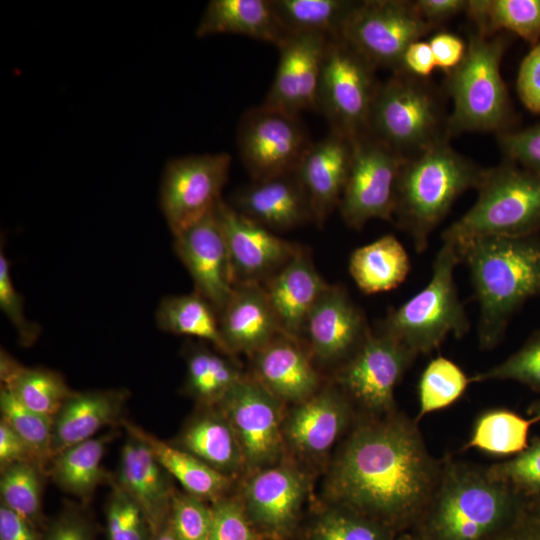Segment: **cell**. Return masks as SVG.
Listing matches in <instances>:
<instances>
[{
  "mask_svg": "<svg viewBox=\"0 0 540 540\" xmlns=\"http://www.w3.org/2000/svg\"><path fill=\"white\" fill-rule=\"evenodd\" d=\"M151 540H178L168 521L152 534Z\"/></svg>",
  "mask_w": 540,
  "mask_h": 540,
  "instance_id": "91938a15",
  "label": "cell"
},
{
  "mask_svg": "<svg viewBox=\"0 0 540 540\" xmlns=\"http://www.w3.org/2000/svg\"><path fill=\"white\" fill-rule=\"evenodd\" d=\"M1 504L38 529L44 527L42 495L47 471L32 462L13 464L0 471Z\"/></svg>",
  "mask_w": 540,
  "mask_h": 540,
  "instance_id": "60d3db41",
  "label": "cell"
},
{
  "mask_svg": "<svg viewBox=\"0 0 540 540\" xmlns=\"http://www.w3.org/2000/svg\"><path fill=\"white\" fill-rule=\"evenodd\" d=\"M22 462H32L42 466L26 443L8 424L0 420V471Z\"/></svg>",
  "mask_w": 540,
  "mask_h": 540,
  "instance_id": "11a10c76",
  "label": "cell"
},
{
  "mask_svg": "<svg viewBox=\"0 0 540 540\" xmlns=\"http://www.w3.org/2000/svg\"><path fill=\"white\" fill-rule=\"evenodd\" d=\"M404 160L369 134L353 141L351 164L338 206L349 227L360 230L372 219L393 220Z\"/></svg>",
  "mask_w": 540,
  "mask_h": 540,
  "instance_id": "5bb4252c",
  "label": "cell"
},
{
  "mask_svg": "<svg viewBox=\"0 0 540 540\" xmlns=\"http://www.w3.org/2000/svg\"><path fill=\"white\" fill-rule=\"evenodd\" d=\"M0 308L15 328L21 345H33L40 335V326L26 318L23 298L14 286L10 264L1 247L0 251Z\"/></svg>",
  "mask_w": 540,
  "mask_h": 540,
  "instance_id": "681fc988",
  "label": "cell"
},
{
  "mask_svg": "<svg viewBox=\"0 0 540 540\" xmlns=\"http://www.w3.org/2000/svg\"><path fill=\"white\" fill-rule=\"evenodd\" d=\"M518 494L470 465L446 460L424 514V540H493Z\"/></svg>",
  "mask_w": 540,
  "mask_h": 540,
  "instance_id": "3957f363",
  "label": "cell"
},
{
  "mask_svg": "<svg viewBox=\"0 0 540 540\" xmlns=\"http://www.w3.org/2000/svg\"><path fill=\"white\" fill-rule=\"evenodd\" d=\"M171 444L235 481L246 475L241 446L218 405L198 406Z\"/></svg>",
  "mask_w": 540,
  "mask_h": 540,
  "instance_id": "4316f807",
  "label": "cell"
},
{
  "mask_svg": "<svg viewBox=\"0 0 540 540\" xmlns=\"http://www.w3.org/2000/svg\"><path fill=\"white\" fill-rule=\"evenodd\" d=\"M106 506L107 540H151L152 530L141 507L114 481Z\"/></svg>",
  "mask_w": 540,
  "mask_h": 540,
  "instance_id": "ee69618b",
  "label": "cell"
},
{
  "mask_svg": "<svg viewBox=\"0 0 540 540\" xmlns=\"http://www.w3.org/2000/svg\"><path fill=\"white\" fill-rule=\"evenodd\" d=\"M350 402L331 382L310 398L293 404L283 422L287 455L307 464L324 460L350 422Z\"/></svg>",
  "mask_w": 540,
  "mask_h": 540,
  "instance_id": "d6986e66",
  "label": "cell"
},
{
  "mask_svg": "<svg viewBox=\"0 0 540 540\" xmlns=\"http://www.w3.org/2000/svg\"><path fill=\"white\" fill-rule=\"evenodd\" d=\"M228 203L275 233L314 222L311 203L297 170L253 180L236 190Z\"/></svg>",
  "mask_w": 540,
  "mask_h": 540,
  "instance_id": "7402d4cb",
  "label": "cell"
},
{
  "mask_svg": "<svg viewBox=\"0 0 540 540\" xmlns=\"http://www.w3.org/2000/svg\"><path fill=\"white\" fill-rule=\"evenodd\" d=\"M173 237L175 253L190 274L194 291L202 295L219 315L235 284L216 208Z\"/></svg>",
  "mask_w": 540,
  "mask_h": 540,
  "instance_id": "ffe728a7",
  "label": "cell"
},
{
  "mask_svg": "<svg viewBox=\"0 0 540 540\" xmlns=\"http://www.w3.org/2000/svg\"><path fill=\"white\" fill-rule=\"evenodd\" d=\"M216 212L225 236L235 286L262 285L302 247L241 214L223 199Z\"/></svg>",
  "mask_w": 540,
  "mask_h": 540,
  "instance_id": "ac0fdd59",
  "label": "cell"
},
{
  "mask_svg": "<svg viewBox=\"0 0 540 540\" xmlns=\"http://www.w3.org/2000/svg\"><path fill=\"white\" fill-rule=\"evenodd\" d=\"M37 527L0 504V540H43Z\"/></svg>",
  "mask_w": 540,
  "mask_h": 540,
  "instance_id": "6f0895ef",
  "label": "cell"
},
{
  "mask_svg": "<svg viewBox=\"0 0 540 540\" xmlns=\"http://www.w3.org/2000/svg\"><path fill=\"white\" fill-rule=\"evenodd\" d=\"M231 162V155L221 152L178 157L166 164L159 202L173 235L217 207Z\"/></svg>",
  "mask_w": 540,
  "mask_h": 540,
  "instance_id": "2e32d148",
  "label": "cell"
},
{
  "mask_svg": "<svg viewBox=\"0 0 540 540\" xmlns=\"http://www.w3.org/2000/svg\"><path fill=\"white\" fill-rule=\"evenodd\" d=\"M251 358V376L284 403L297 404L322 387L302 340L279 334Z\"/></svg>",
  "mask_w": 540,
  "mask_h": 540,
  "instance_id": "603a6c76",
  "label": "cell"
},
{
  "mask_svg": "<svg viewBox=\"0 0 540 540\" xmlns=\"http://www.w3.org/2000/svg\"><path fill=\"white\" fill-rule=\"evenodd\" d=\"M184 351L186 377L183 390L197 406L217 405L246 375L235 357L216 348L189 344Z\"/></svg>",
  "mask_w": 540,
  "mask_h": 540,
  "instance_id": "836d02e7",
  "label": "cell"
},
{
  "mask_svg": "<svg viewBox=\"0 0 540 540\" xmlns=\"http://www.w3.org/2000/svg\"><path fill=\"white\" fill-rule=\"evenodd\" d=\"M415 7L422 18L436 27L440 22L452 18L467 9L468 1L465 0H418L414 1Z\"/></svg>",
  "mask_w": 540,
  "mask_h": 540,
  "instance_id": "680465c9",
  "label": "cell"
},
{
  "mask_svg": "<svg viewBox=\"0 0 540 540\" xmlns=\"http://www.w3.org/2000/svg\"><path fill=\"white\" fill-rule=\"evenodd\" d=\"M126 432L113 481L141 507L153 534L169 519L172 477L142 438Z\"/></svg>",
  "mask_w": 540,
  "mask_h": 540,
  "instance_id": "cb8c5ba5",
  "label": "cell"
},
{
  "mask_svg": "<svg viewBox=\"0 0 540 540\" xmlns=\"http://www.w3.org/2000/svg\"><path fill=\"white\" fill-rule=\"evenodd\" d=\"M1 420L26 443L41 465L46 468L52 459L53 419L43 416L20 403L11 391L0 388Z\"/></svg>",
  "mask_w": 540,
  "mask_h": 540,
  "instance_id": "7bdbcfd3",
  "label": "cell"
},
{
  "mask_svg": "<svg viewBox=\"0 0 540 540\" xmlns=\"http://www.w3.org/2000/svg\"><path fill=\"white\" fill-rule=\"evenodd\" d=\"M328 285L303 247L262 284L283 334L302 339L306 319Z\"/></svg>",
  "mask_w": 540,
  "mask_h": 540,
  "instance_id": "484cf974",
  "label": "cell"
},
{
  "mask_svg": "<svg viewBox=\"0 0 540 540\" xmlns=\"http://www.w3.org/2000/svg\"><path fill=\"white\" fill-rule=\"evenodd\" d=\"M436 68L430 45L418 40L411 43L403 53L399 68L394 72H403L424 79Z\"/></svg>",
  "mask_w": 540,
  "mask_h": 540,
  "instance_id": "9f6ffc18",
  "label": "cell"
},
{
  "mask_svg": "<svg viewBox=\"0 0 540 540\" xmlns=\"http://www.w3.org/2000/svg\"><path fill=\"white\" fill-rule=\"evenodd\" d=\"M410 258L392 234L356 248L349 258V273L364 294H378L400 286L410 271Z\"/></svg>",
  "mask_w": 540,
  "mask_h": 540,
  "instance_id": "1f68e13d",
  "label": "cell"
},
{
  "mask_svg": "<svg viewBox=\"0 0 540 540\" xmlns=\"http://www.w3.org/2000/svg\"><path fill=\"white\" fill-rule=\"evenodd\" d=\"M310 488V475L288 457L244 476L237 495L264 540H293L304 521Z\"/></svg>",
  "mask_w": 540,
  "mask_h": 540,
  "instance_id": "30bf717a",
  "label": "cell"
},
{
  "mask_svg": "<svg viewBox=\"0 0 540 540\" xmlns=\"http://www.w3.org/2000/svg\"><path fill=\"white\" fill-rule=\"evenodd\" d=\"M394 530L350 508L324 503L303 521L298 540H393Z\"/></svg>",
  "mask_w": 540,
  "mask_h": 540,
  "instance_id": "74e56055",
  "label": "cell"
},
{
  "mask_svg": "<svg viewBox=\"0 0 540 540\" xmlns=\"http://www.w3.org/2000/svg\"><path fill=\"white\" fill-rule=\"evenodd\" d=\"M507 161L540 174V123L517 131L498 134Z\"/></svg>",
  "mask_w": 540,
  "mask_h": 540,
  "instance_id": "f907efd6",
  "label": "cell"
},
{
  "mask_svg": "<svg viewBox=\"0 0 540 540\" xmlns=\"http://www.w3.org/2000/svg\"><path fill=\"white\" fill-rule=\"evenodd\" d=\"M212 521L210 502L175 490L169 524L178 540H210Z\"/></svg>",
  "mask_w": 540,
  "mask_h": 540,
  "instance_id": "7dc6e473",
  "label": "cell"
},
{
  "mask_svg": "<svg viewBox=\"0 0 540 540\" xmlns=\"http://www.w3.org/2000/svg\"><path fill=\"white\" fill-rule=\"evenodd\" d=\"M474 205L443 233L461 245L482 237H515L540 231V174L507 161L484 170Z\"/></svg>",
  "mask_w": 540,
  "mask_h": 540,
  "instance_id": "5b68a950",
  "label": "cell"
},
{
  "mask_svg": "<svg viewBox=\"0 0 540 540\" xmlns=\"http://www.w3.org/2000/svg\"><path fill=\"white\" fill-rule=\"evenodd\" d=\"M416 356L393 337L371 330L335 369L332 383L373 417L388 415L395 410V388Z\"/></svg>",
  "mask_w": 540,
  "mask_h": 540,
  "instance_id": "7c38bea8",
  "label": "cell"
},
{
  "mask_svg": "<svg viewBox=\"0 0 540 540\" xmlns=\"http://www.w3.org/2000/svg\"><path fill=\"white\" fill-rule=\"evenodd\" d=\"M288 33H314L338 37L357 1L348 0H271Z\"/></svg>",
  "mask_w": 540,
  "mask_h": 540,
  "instance_id": "f35d334b",
  "label": "cell"
},
{
  "mask_svg": "<svg viewBox=\"0 0 540 540\" xmlns=\"http://www.w3.org/2000/svg\"><path fill=\"white\" fill-rule=\"evenodd\" d=\"M456 246L479 305V345L491 350L518 309L540 295V234L482 237Z\"/></svg>",
  "mask_w": 540,
  "mask_h": 540,
  "instance_id": "7a4b0ae2",
  "label": "cell"
},
{
  "mask_svg": "<svg viewBox=\"0 0 540 540\" xmlns=\"http://www.w3.org/2000/svg\"><path fill=\"white\" fill-rule=\"evenodd\" d=\"M330 37L301 33L289 35L277 48L279 62L264 105L298 115L318 110L323 58Z\"/></svg>",
  "mask_w": 540,
  "mask_h": 540,
  "instance_id": "44dd1931",
  "label": "cell"
},
{
  "mask_svg": "<svg viewBox=\"0 0 540 540\" xmlns=\"http://www.w3.org/2000/svg\"><path fill=\"white\" fill-rule=\"evenodd\" d=\"M466 12L479 34H514L532 47L540 41V0H471Z\"/></svg>",
  "mask_w": 540,
  "mask_h": 540,
  "instance_id": "8d00e7d4",
  "label": "cell"
},
{
  "mask_svg": "<svg viewBox=\"0 0 540 540\" xmlns=\"http://www.w3.org/2000/svg\"><path fill=\"white\" fill-rule=\"evenodd\" d=\"M127 399L125 389L74 391L53 418L52 458L93 438L104 427L122 423Z\"/></svg>",
  "mask_w": 540,
  "mask_h": 540,
  "instance_id": "83f0119b",
  "label": "cell"
},
{
  "mask_svg": "<svg viewBox=\"0 0 540 540\" xmlns=\"http://www.w3.org/2000/svg\"><path fill=\"white\" fill-rule=\"evenodd\" d=\"M489 380H513L540 392V330L503 362L471 378V382Z\"/></svg>",
  "mask_w": 540,
  "mask_h": 540,
  "instance_id": "f6af8a7d",
  "label": "cell"
},
{
  "mask_svg": "<svg viewBox=\"0 0 540 540\" xmlns=\"http://www.w3.org/2000/svg\"><path fill=\"white\" fill-rule=\"evenodd\" d=\"M470 383L471 378L453 361L442 356L430 361L418 384V419L452 405Z\"/></svg>",
  "mask_w": 540,
  "mask_h": 540,
  "instance_id": "b9f144b4",
  "label": "cell"
},
{
  "mask_svg": "<svg viewBox=\"0 0 540 540\" xmlns=\"http://www.w3.org/2000/svg\"><path fill=\"white\" fill-rule=\"evenodd\" d=\"M493 540H540V536L521 535L519 533H500Z\"/></svg>",
  "mask_w": 540,
  "mask_h": 540,
  "instance_id": "94428289",
  "label": "cell"
},
{
  "mask_svg": "<svg viewBox=\"0 0 540 540\" xmlns=\"http://www.w3.org/2000/svg\"><path fill=\"white\" fill-rule=\"evenodd\" d=\"M460 262L457 246L443 241L427 285L399 307L390 309L377 329L415 355L430 353L450 333L463 337L469 330V320L454 279Z\"/></svg>",
  "mask_w": 540,
  "mask_h": 540,
  "instance_id": "8992f818",
  "label": "cell"
},
{
  "mask_svg": "<svg viewBox=\"0 0 540 540\" xmlns=\"http://www.w3.org/2000/svg\"><path fill=\"white\" fill-rule=\"evenodd\" d=\"M285 404L250 374L217 404L237 436L246 475L288 458L283 437Z\"/></svg>",
  "mask_w": 540,
  "mask_h": 540,
  "instance_id": "4fadbf2b",
  "label": "cell"
},
{
  "mask_svg": "<svg viewBox=\"0 0 540 540\" xmlns=\"http://www.w3.org/2000/svg\"><path fill=\"white\" fill-rule=\"evenodd\" d=\"M312 143L298 115L264 104L248 109L237 128L240 158L253 180L297 170Z\"/></svg>",
  "mask_w": 540,
  "mask_h": 540,
  "instance_id": "9a60e30c",
  "label": "cell"
},
{
  "mask_svg": "<svg viewBox=\"0 0 540 540\" xmlns=\"http://www.w3.org/2000/svg\"><path fill=\"white\" fill-rule=\"evenodd\" d=\"M518 95L525 107L540 114V41L522 60L517 77Z\"/></svg>",
  "mask_w": 540,
  "mask_h": 540,
  "instance_id": "f5cc1de1",
  "label": "cell"
},
{
  "mask_svg": "<svg viewBox=\"0 0 540 540\" xmlns=\"http://www.w3.org/2000/svg\"><path fill=\"white\" fill-rule=\"evenodd\" d=\"M528 414L540 421V399L534 401L528 408Z\"/></svg>",
  "mask_w": 540,
  "mask_h": 540,
  "instance_id": "6125c7cd",
  "label": "cell"
},
{
  "mask_svg": "<svg viewBox=\"0 0 540 540\" xmlns=\"http://www.w3.org/2000/svg\"><path fill=\"white\" fill-rule=\"evenodd\" d=\"M155 319L164 332L197 338L235 357L222 336L217 311L196 291L165 296L158 304Z\"/></svg>",
  "mask_w": 540,
  "mask_h": 540,
  "instance_id": "d590c367",
  "label": "cell"
},
{
  "mask_svg": "<svg viewBox=\"0 0 540 540\" xmlns=\"http://www.w3.org/2000/svg\"><path fill=\"white\" fill-rule=\"evenodd\" d=\"M492 479L509 486L519 496L540 494V438H534L516 457L486 470Z\"/></svg>",
  "mask_w": 540,
  "mask_h": 540,
  "instance_id": "bcb514c9",
  "label": "cell"
},
{
  "mask_svg": "<svg viewBox=\"0 0 540 540\" xmlns=\"http://www.w3.org/2000/svg\"><path fill=\"white\" fill-rule=\"evenodd\" d=\"M112 434L93 437L56 454L47 467V475L63 491L83 503L90 500L97 486L110 477L102 468V459Z\"/></svg>",
  "mask_w": 540,
  "mask_h": 540,
  "instance_id": "e575fe53",
  "label": "cell"
},
{
  "mask_svg": "<svg viewBox=\"0 0 540 540\" xmlns=\"http://www.w3.org/2000/svg\"><path fill=\"white\" fill-rule=\"evenodd\" d=\"M211 506L210 540H264L248 519L237 494L223 496Z\"/></svg>",
  "mask_w": 540,
  "mask_h": 540,
  "instance_id": "c3c4849f",
  "label": "cell"
},
{
  "mask_svg": "<svg viewBox=\"0 0 540 540\" xmlns=\"http://www.w3.org/2000/svg\"><path fill=\"white\" fill-rule=\"evenodd\" d=\"M237 34L278 47L289 35L271 0H212L196 28L197 37Z\"/></svg>",
  "mask_w": 540,
  "mask_h": 540,
  "instance_id": "f546056e",
  "label": "cell"
},
{
  "mask_svg": "<svg viewBox=\"0 0 540 540\" xmlns=\"http://www.w3.org/2000/svg\"><path fill=\"white\" fill-rule=\"evenodd\" d=\"M353 153V142L330 130L313 142L297 168L309 197L314 222L322 227L338 208L346 184Z\"/></svg>",
  "mask_w": 540,
  "mask_h": 540,
  "instance_id": "d4e9b609",
  "label": "cell"
},
{
  "mask_svg": "<svg viewBox=\"0 0 540 540\" xmlns=\"http://www.w3.org/2000/svg\"><path fill=\"white\" fill-rule=\"evenodd\" d=\"M449 134L439 99L423 79L393 72L379 84L369 135L408 158L446 141Z\"/></svg>",
  "mask_w": 540,
  "mask_h": 540,
  "instance_id": "ba28073f",
  "label": "cell"
},
{
  "mask_svg": "<svg viewBox=\"0 0 540 540\" xmlns=\"http://www.w3.org/2000/svg\"><path fill=\"white\" fill-rule=\"evenodd\" d=\"M485 169L457 153L446 141L405 158L397 183L393 222L409 234L418 253L456 199L477 188Z\"/></svg>",
  "mask_w": 540,
  "mask_h": 540,
  "instance_id": "277c9868",
  "label": "cell"
},
{
  "mask_svg": "<svg viewBox=\"0 0 540 540\" xmlns=\"http://www.w3.org/2000/svg\"><path fill=\"white\" fill-rule=\"evenodd\" d=\"M428 43L436 68L447 74L459 66L467 50V44L459 36L448 32L434 34Z\"/></svg>",
  "mask_w": 540,
  "mask_h": 540,
  "instance_id": "db71d44e",
  "label": "cell"
},
{
  "mask_svg": "<svg viewBox=\"0 0 540 540\" xmlns=\"http://www.w3.org/2000/svg\"><path fill=\"white\" fill-rule=\"evenodd\" d=\"M1 386L7 387L27 408L54 418L74 393L61 374L44 367H26L6 350L0 352Z\"/></svg>",
  "mask_w": 540,
  "mask_h": 540,
  "instance_id": "d6a6232c",
  "label": "cell"
},
{
  "mask_svg": "<svg viewBox=\"0 0 540 540\" xmlns=\"http://www.w3.org/2000/svg\"><path fill=\"white\" fill-rule=\"evenodd\" d=\"M94 525L84 509L67 503L45 526L43 540H94Z\"/></svg>",
  "mask_w": 540,
  "mask_h": 540,
  "instance_id": "816d5d0a",
  "label": "cell"
},
{
  "mask_svg": "<svg viewBox=\"0 0 540 540\" xmlns=\"http://www.w3.org/2000/svg\"><path fill=\"white\" fill-rule=\"evenodd\" d=\"M393 540H416L415 538H413L412 536L410 535H402L400 537H394Z\"/></svg>",
  "mask_w": 540,
  "mask_h": 540,
  "instance_id": "be15d7a7",
  "label": "cell"
},
{
  "mask_svg": "<svg viewBox=\"0 0 540 540\" xmlns=\"http://www.w3.org/2000/svg\"><path fill=\"white\" fill-rule=\"evenodd\" d=\"M370 332L364 311L346 288L329 284L310 311L301 340L315 365L335 366L336 369L358 349Z\"/></svg>",
  "mask_w": 540,
  "mask_h": 540,
  "instance_id": "e0dca14e",
  "label": "cell"
},
{
  "mask_svg": "<svg viewBox=\"0 0 540 540\" xmlns=\"http://www.w3.org/2000/svg\"><path fill=\"white\" fill-rule=\"evenodd\" d=\"M375 68L339 37L327 42L318 94V111L330 130L352 142L369 134V118L379 84Z\"/></svg>",
  "mask_w": 540,
  "mask_h": 540,
  "instance_id": "9c48e42d",
  "label": "cell"
},
{
  "mask_svg": "<svg viewBox=\"0 0 540 540\" xmlns=\"http://www.w3.org/2000/svg\"><path fill=\"white\" fill-rule=\"evenodd\" d=\"M508 36L472 34L464 59L447 74V91L453 102L448 117L450 134L507 131L510 103L500 65L510 42Z\"/></svg>",
  "mask_w": 540,
  "mask_h": 540,
  "instance_id": "52a82bcc",
  "label": "cell"
},
{
  "mask_svg": "<svg viewBox=\"0 0 540 540\" xmlns=\"http://www.w3.org/2000/svg\"><path fill=\"white\" fill-rule=\"evenodd\" d=\"M536 422L507 409L488 410L475 421L465 447L496 456L518 454L528 447L529 430Z\"/></svg>",
  "mask_w": 540,
  "mask_h": 540,
  "instance_id": "ab89813d",
  "label": "cell"
},
{
  "mask_svg": "<svg viewBox=\"0 0 540 540\" xmlns=\"http://www.w3.org/2000/svg\"><path fill=\"white\" fill-rule=\"evenodd\" d=\"M122 425L126 431L138 435L149 445L160 464L181 484L185 492L210 503L230 493L236 482L232 478L216 471L191 453L160 440L131 421L124 419Z\"/></svg>",
  "mask_w": 540,
  "mask_h": 540,
  "instance_id": "4dcf8cb0",
  "label": "cell"
},
{
  "mask_svg": "<svg viewBox=\"0 0 540 540\" xmlns=\"http://www.w3.org/2000/svg\"><path fill=\"white\" fill-rule=\"evenodd\" d=\"M222 336L236 356H252L282 334L278 320L260 284L236 285L219 313Z\"/></svg>",
  "mask_w": 540,
  "mask_h": 540,
  "instance_id": "f1b7e54d",
  "label": "cell"
},
{
  "mask_svg": "<svg viewBox=\"0 0 540 540\" xmlns=\"http://www.w3.org/2000/svg\"><path fill=\"white\" fill-rule=\"evenodd\" d=\"M390 413L360 422L335 455L325 503L350 508L395 530L421 516L440 466L414 422Z\"/></svg>",
  "mask_w": 540,
  "mask_h": 540,
  "instance_id": "6da1fadb",
  "label": "cell"
},
{
  "mask_svg": "<svg viewBox=\"0 0 540 540\" xmlns=\"http://www.w3.org/2000/svg\"><path fill=\"white\" fill-rule=\"evenodd\" d=\"M434 27L426 22L414 1H357L339 38L376 68L396 71L406 48Z\"/></svg>",
  "mask_w": 540,
  "mask_h": 540,
  "instance_id": "8fae6325",
  "label": "cell"
}]
</instances>
